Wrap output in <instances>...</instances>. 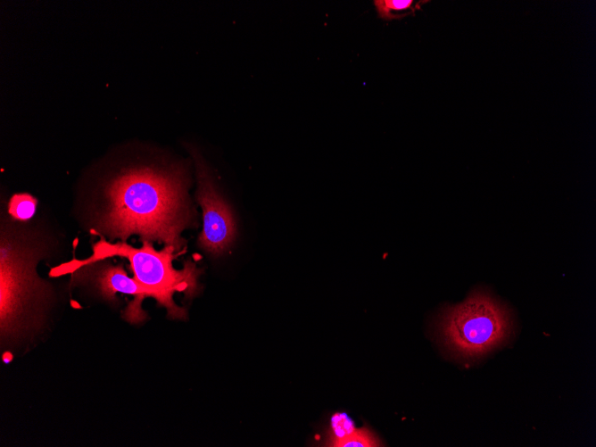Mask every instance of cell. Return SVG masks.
Instances as JSON below:
<instances>
[{
  "mask_svg": "<svg viewBox=\"0 0 596 447\" xmlns=\"http://www.w3.org/2000/svg\"><path fill=\"white\" fill-rule=\"evenodd\" d=\"M185 176L176 170L137 165L113 175L103 187L101 232L111 239L158 241L181 253L180 234L190 223Z\"/></svg>",
  "mask_w": 596,
  "mask_h": 447,
  "instance_id": "1",
  "label": "cell"
},
{
  "mask_svg": "<svg viewBox=\"0 0 596 447\" xmlns=\"http://www.w3.org/2000/svg\"><path fill=\"white\" fill-rule=\"evenodd\" d=\"M516 331L511 308L484 287L474 288L459 303L445 305L435 320L439 344L466 364L477 363L507 346Z\"/></svg>",
  "mask_w": 596,
  "mask_h": 447,
  "instance_id": "2",
  "label": "cell"
},
{
  "mask_svg": "<svg viewBox=\"0 0 596 447\" xmlns=\"http://www.w3.org/2000/svg\"><path fill=\"white\" fill-rule=\"evenodd\" d=\"M42 249L34 241L1 231L0 331L2 345L40 326L49 286L37 273Z\"/></svg>",
  "mask_w": 596,
  "mask_h": 447,
  "instance_id": "3",
  "label": "cell"
},
{
  "mask_svg": "<svg viewBox=\"0 0 596 447\" xmlns=\"http://www.w3.org/2000/svg\"><path fill=\"white\" fill-rule=\"evenodd\" d=\"M142 243L140 248H136L125 241L112 244L102 238L93 244L91 256L62 263L53 268L49 276L55 277L71 274L110 257L125 258L129 261L134 279L148 297L155 299L159 305L163 306L169 318L185 319L186 311L175 303L173 295L176 292L184 293L188 297L195 294L200 270L191 261H186L180 270L174 269L172 261L179 253L171 245H165L157 251L151 241L145 240Z\"/></svg>",
  "mask_w": 596,
  "mask_h": 447,
  "instance_id": "4",
  "label": "cell"
},
{
  "mask_svg": "<svg viewBox=\"0 0 596 447\" xmlns=\"http://www.w3.org/2000/svg\"><path fill=\"white\" fill-rule=\"evenodd\" d=\"M195 162L196 199L203 210V219L198 244L212 254H220L234 240L236 222L229 206L216 189L211 176L197 154L195 155Z\"/></svg>",
  "mask_w": 596,
  "mask_h": 447,
  "instance_id": "5",
  "label": "cell"
},
{
  "mask_svg": "<svg viewBox=\"0 0 596 447\" xmlns=\"http://www.w3.org/2000/svg\"><path fill=\"white\" fill-rule=\"evenodd\" d=\"M99 267L95 272V283L100 294L108 300L114 299L117 293L134 296L123 317L130 323L141 322L146 316L141 308L143 300L148 297L146 292L134 277L127 275L121 264H103Z\"/></svg>",
  "mask_w": 596,
  "mask_h": 447,
  "instance_id": "6",
  "label": "cell"
},
{
  "mask_svg": "<svg viewBox=\"0 0 596 447\" xmlns=\"http://www.w3.org/2000/svg\"><path fill=\"white\" fill-rule=\"evenodd\" d=\"M328 446L334 447H376L382 446L378 438L366 428L355 429L350 435L329 442Z\"/></svg>",
  "mask_w": 596,
  "mask_h": 447,
  "instance_id": "7",
  "label": "cell"
},
{
  "mask_svg": "<svg viewBox=\"0 0 596 447\" xmlns=\"http://www.w3.org/2000/svg\"><path fill=\"white\" fill-rule=\"evenodd\" d=\"M37 203V199L29 194H15L10 198L8 211L16 219L27 220L35 214Z\"/></svg>",
  "mask_w": 596,
  "mask_h": 447,
  "instance_id": "8",
  "label": "cell"
},
{
  "mask_svg": "<svg viewBox=\"0 0 596 447\" xmlns=\"http://www.w3.org/2000/svg\"><path fill=\"white\" fill-rule=\"evenodd\" d=\"M375 5L378 15L385 20L395 18V12H401L410 9L412 0H376Z\"/></svg>",
  "mask_w": 596,
  "mask_h": 447,
  "instance_id": "9",
  "label": "cell"
},
{
  "mask_svg": "<svg viewBox=\"0 0 596 447\" xmlns=\"http://www.w3.org/2000/svg\"><path fill=\"white\" fill-rule=\"evenodd\" d=\"M355 429L353 422L345 414H335L332 418L329 442L343 438L352 433Z\"/></svg>",
  "mask_w": 596,
  "mask_h": 447,
  "instance_id": "10",
  "label": "cell"
}]
</instances>
